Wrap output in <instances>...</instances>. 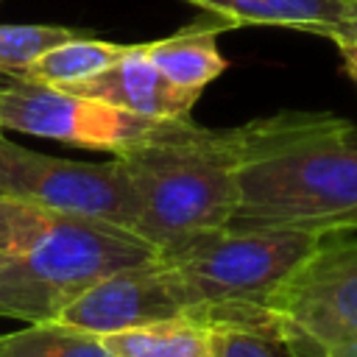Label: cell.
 <instances>
[{
    "instance_id": "6da1fadb",
    "label": "cell",
    "mask_w": 357,
    "mask_h": 357,
    "mask_svg": "<svg viewBox=\"0 0 357 357\" xmlns=\"http://www.w3.org/2000/svg\"><path fill=\"white\" fill-rule=\"evenodd\" d=\"M237 204L229 229L357 234V123L279 112L234 128Z\"/></svg>"
},
{
    "instance_id": "7a4b0ae2",
    "label": "cell",
    "mask_w": 357,
    "mask_h": 357,
    "mask_svg": "<svg viewBox=\"0 0 357 357\" xmlns=\"http://www.w3.org/2000/svg\"><path fill=\"white\" fill-rule=\"evenodd\" d=\"M153 257L128 226L0 195V315L59 321L95 282Z\"/></svg>"
},
{
    "instance_id": "3957f363",
    "label": "cell",
    "mask_w": 357,
    "mask_h": 357,
    "mask_svg": "<svg viewBox=\"0 0 357 357\" xmlns=\"http://www.w3.org/2000/svg\"><path fill=\"white\" fill-rule=\"evenodd\" d=\"M114 159L134 201L131 229L156 248L229 226L237 204L234 128L215 131L190 117L153 120Z\"/></svg>"
},
{
    "instance_id": "277c9868",
    "label": "cell",
    "mask_w": 357,
    "mask_h": 357,
    "mask_svg": "<svg viewBox=\"0 0 357 357\" xmlns=\"http://www.w3.org/2000/svg\"><path fill=\"white\" fill-rule=\"evenodd\" d=\"M321 237L271 229H215L156 248L198 324L257 321Z\"/></svg>"
},
{
    "instance_id": "5b68a950",
    "label": "cell",
    "mask_w": 357,
    "mask_h": 357,
    "mask_svg": "<svg viewBox=\"0 0 357 357\" xmlns=\"http://www.w3.org/2000/svg\"><path fill=\"white\" fill-rule=\"evenodd\" d=\"M276 326L298 343L357 340V234L321 237L271 298Z\"/></svg>"
},
{
    "instance_id": "8992f818",
    "label": "cell",
    "mask_w": 357,
    "mask_h": 357,
    "mask_svg": "<svg viewBox=\"0 0 357 357\" xmlns=\"http://www.w3.org/2000/svg\"><path fill=\"white\" fill-rule=\"evenodd\" d=\"M0 195L59 212L134 226V201L120 162H73L36 153L0 134ZM134 231V229H131Z\"/></svg>"
},
{
    "instance_id": "52a82bcc",
    "label": "cell",
    "mask_w": 357,
    "mask_h": 357,
    "mask_svg": "<svg viewBox=\"0 0 357 357\" xmlns=\"http://www.w3.org/2000/svg\"><path fill=\"white\" fill-rule=\"evenodd\" d=\"M153 120L78 98L61 86L0 75V131L59 139L78 148L123 153Z\"/></svg>"
},
{
    "instance_id": "ba28073f",
    "label": "cell",
    "mask_w": 357,
    "mask_h": 357,
    "mask_svg": "<svg viewBox=\"0 0 357 357\" xmlns=\"http://www.w3.org/2000/svg\"><path fill=\"white\" fill-rule=\"evenodd\" d=\"M181 318H190V307L178 296L159 257L109 273L59 315V321L100 337Z\"/></svg>"
},
{
    "instance_id": "9c48e42d",
    "label": "cell",
    "mask_w": 357,
    "mask_h": 357,
    "mask_svg": "<svg viewBox=\"0 0 357 357\" xmlns=\"http://www.w3.org/2000/svg\"><path fill=\"white\" fill-rule=\"evenodd\" d=\"M145 45H131L114 64H109L106 70L67 84L61 89L78 95V98H89V100H100L106 106L148 117V120H173V117H190L195 100L201 95L187 92L181 86H176L173 81H167L156 64L148 59Z\"/></svg>"
},
{
    "instance_id": "30bf717a",
    "label": "cell",
    "mask_w": 357,
    "mask_h": 357,
    "mask_svg": "<svg viewBox=\"0 0 357 357\" xmlns=\"http://www.w3.org/2000/svg\"><path fill=\"white\" fill-rule=\"evenodd\" d=\"M229 28L226 20L204 14V20H195L165 39L148 42L145 53L167 81L201 95L226 70V59L218 50V33Z\"/></svg>"
},
{
    "instance_id": "8fae6325",
    "label": "cell",
    "mask_w": 357,
    "mask_h": 357,
    "mask_svg": "<svg viewBox=\"0 0 357 357\" xmlns=\"http://www.w3.org/2000/svg\"><path fill=\"white\" fill-rule=\"evenodd\" d=\"M204 14L240 25H282L304 33L326 36L337 28L349 0H184Z\"/></svg>"
},
{
    "instance_id": "7c38bea8",
    "label": "cell",
    "mask_w": 357,
    "mask_h": 357,
    "mask_svg": "<svg viewBox=\"0 0 357 357\" xmlns=\"http://www.w3.org/2000/svg\"><path fill=\"white\" fill-rule=\"evenodd\" d=\"M131 45H117V42H106V39H95V36H78L70 39L53 50H47L45 56H39L36 61H31L25 70L14 73L17 78L25 81H36V84H50V86H67L75 81H84L100 70H106L109 64H114Z\"/></svg>"
},
{
    "instance_id": "4fadbf2b",
    "label": "cell",
    "mask_w": 357,
    "mask_h": 357,
    "mask_svg": "<svg viewBox=\"0 0 357 357\" xmlns=\"http://www.w3.org/2000/svg\"><path fill=\"white\" fill-rule=\"evenodd\" d=\"M114 357H212L209 326L181 318L117 335H103Z\"/></svg>"
},
{
    "instance_id": "5bb4252c",
    "label": "cell",
    "mask_w": 357,
    "mask_h": 357,
    "mask_svg": "<svg viewBox=\"0 0 357 357\" xmlns=\"http://www.w3.org/2000/svg\"><path fill=\"white\" fill-rule=\"evenodd\" d=\"M0 357H114L100 335L64 321L28 324L0 335Z\"/></svg>"
},
{
    "instance_id": "9a60e30c",
    "label": "cell",
    "mask_w": 357,
    "mask_h": 357,
    "mask_svg": "<svg viewBox=\"0 0 357 357\" xmlns=\"http://www.w3.org/2000/svg\"><path fill=\"white\" fill-rule=\"evenodd\" d=\"M212 357H298L273 315L257 321H223L209 326Z\"/></svg>"
},
{
    "instance_id": "2e32d148",
    "label": "cell",
    "mask_w": 357,
    "mask_h": 357,
    "mask_svg": "<svg viewBox=\"0 0 357 357\" xmlns=\"http://www.w3.org/2000/svg\"><path fill=\"white\" fill-rule=\"evenodd\" d=\"M89 31L70 25H8L0 22V75H14L47 50L86 36Z\"/></svg>"
},
{
    "instance_id": "e0dca14e",
    "label": "cell",
    "mask_w": 357,
    "mask_h": 357,
    "mask_svg": "<svg viewBox=\"0 0 357 357\" xmlns=\"http://www.w3.org/2000/svg\"><path fill=\"white\" fill-rule=\"evenodd\" d=\"M329 39L337 45V42H354L357 45V0H349L337 28L329 33Z\"/></svg>"
},
{
    "instance_id": "ac0fdd59",
    "label": "cell",
    "mask_w": 357,
    "mask_h": 357,
    "mask_svg": "<svg viewBox=\"0 0 357 357\" xmlns=\"http://www.w3.org/2000/svg\"><path fill=\"white\" fill-rule=\"evenodd\" d=\"M335 47H337V53H340V61H343L346 75L357 84V45H354V42H337Z\"/></svg>"
}]
</instances>
